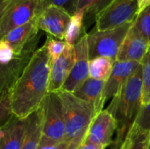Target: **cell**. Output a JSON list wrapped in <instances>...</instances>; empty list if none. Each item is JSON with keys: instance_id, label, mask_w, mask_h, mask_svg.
<instances>
[{"instance_id": "obj_1", "label": "cell", "mask_w": 150, "mask_h": 149, "mask_svg": "<svg viewBox=\"0 0 150 149\" xmlns=\"http://www.w3.org/2000/svg\"><path fill=\"white\" fill-rule=\"evenodd\" d=\"M51 59L45 45L35 50L11 86L13 115L24 119L39 110L48 94Z\"/></svg>"}, {"instance_id": "obj_2", "label": "cell", "mask_w": 150, "mask_h": 149, "mask_svg": "<svg viewBox=\"0 0 150 149\" xmlns=\"http://www.w3.org/2000/svg\"><path fill=\"white\" fill-rule=\"evenodd\" d=\"M142 79L141 64L127 79L120 91L112 97L106 109L117 122V136L114 142L123 143L135 123L142 107Z\"/></svg>"}, {"instance_id": "obj_3", "label": "cell", "mask_w": 150, "mask_h": 149, "mask_svg": "<svg viewBox=\"0 0 150 149\" xmlns=\"http://www.w3.org/2000/svg\"><path fill=\"white\" fill-rule=\"evenodd\" d=\"M62 107L68 149H77L85 138L89 126L95 117L91 106L68 91L57 92Z\"/></svg>"}, {"instance_id": "obj_4", "label": "cell", "mask_w": 150, "mask_h": 149, "mask_svg": "<svg viewBox=\"0 0 150 149\" xmlns=\"http://www.w3.org/2000/svg\"><path fill=\"white\" fill-rule=\"evenodd\" d=\"M43 120L39 148L64 141L65 126L62 107L57 92H49L41 105Z\"/></svg>"}, {"instance_id": "obj_5", "label": "cell", "mask_w": 150, "mask_h": 149, "mask_svg": "<svg viewBox=\"0 0 150 149\" xmlns=\"http://www.w3.org/2000/svg\"><path fill=\"white\" fill-rule=\"evenodd\" d=\"M134 22L127 23L119 27L98 31L95 27L87 33L89 58L105 57L116 61L120 47Z\"/></svg>"}, {"instance_id": "obj_6", "label": "cell", "mask_w": 150, "mask_h": 149, "mask_svg": "<svg viewBox=\"0 0 150 149\" xmlns=\"http://www.w3.org/2000/svg\"><path fill=\"white\" fill-rule=\"evenodd\" d=\"M45 8V0H9L0 15V40L12 29L31 21Z\"/></svg>"}, {"instance_id": "obj_7", "label": "cell", "mask_w": 150, "mask_h": 149, "mask_svg": "<svg viewBox=\"0 0 150 149\" xmlns=\"http://www.w3.org/2000/svg\"><path fill=\"white\" fill-rule=\"evenodd\" d=\"M139 13L138 0H112L95 18V28L110 30L134 22Z\"/></svg>"}, {"instance_id": "obj_8", "label": "cell", "mask_w": 150, "mask_h": 149, "mask_svg": "<svg viewBox=\"0 0 150 149\" xmlns=\"http://www.w3.org/2000/svg\"><path fill=\"white\" fill-rule=\"evenodd\" d=\"M71 16L63 8L50 4L36 17L38 28L58 40H64Z\"/></svg>"}, {"instance_id": "obj_9", "label": "cell", "mask_w": 150, "mask_h": 149, "mask_svg": "<svg viewBox=\"0 0 150 149\" xmlns=\"http://www.w3.org/2000/svg\"><path fill=\"white\" fill-rule=\"evenodd\" d=\"M75 49V63L74 66L66 79L62 90L73 93L89 76V50L87 43V32L74 45Z\"/></svg>"}, {"instance_id": "obj_10", "label": "cell", "mask_w": 150, "mask_h": 149, "mask_svg": "<svg viewBox=\"0 0 150 149\" xmlns=\"http://www.w3.org/2000/svg\"><path fill=\"white\" fill-rule=\"evenodd\" d=\"M115 132H117V122L113 116L105 110L93 118L83 142L106 148L112 144Z\"/></svg>"}, {"instance_id": "obj_11", "label": "cell", "mask_w": 150, "mask_h": 149, "mask_svg": "<svg viewBox=\"0 0 150 149\" xmlns=\"http://www.w3.org/2000/svg\"><path fill=\"white\" fill-rule=\"evenodd\" d=\"M39 28L36 17L31 21L10 31L3 39L13 49L15 55H21L26 49L35 47L38 41Z\"/></svg>"}, {"instance_id": "obj_12", "label": "cell", "mask_w": 150, "mask_h": 149, "mask_svg": "<svg viewBox=\"0 0 150 149\" xmlns=\"http://www.w3.org/2000/svg\"><path fill=\"white\" fill-rule=\"evenodd\" d=\"M76 54L74 46L66 45L62 54L53 62H51V70L49 76V92H59L68 78L75 63Z\"/></svg>"}, {"instance_id": "obj_13", "label": "cell", "mask_w": 150, "mask_h": 149, "mask_svg": "<svg viewBox=\"0 0 150 149\" xmlns=\"http://www.w3.org/2000/svg\"><path fill=\"white\" fill-rule=\"evenodd\" d=\"M137 61H116L113 65L112 71L105 82L103 99L105 103L106 100L114 97L120 91L127 79L140 66Z\"/></svg>"}, {"instance_id": "obj_14", "label": "cell", "mask_w": 150, "mask_h": 149, "mask_svg": "<svg viewBox=\"0 0 150 149\" xmlns=\"http://www.w3.org/2000/svg\"><path fill=\"white\" fill-rule=\"evenodd\" d=\"M149 47L148 41L132 25L120 47L116 61L141 62Z\"/></svg>"}, {"instance_id": "obj_15", "label": "cell", "mask_w": 150, "mask_h": 149, "mask_svg": "<svg viewBox=\"0 0 150 149\" xmlns=\"http://www.w3.org/2000/svg\"><path fill=\"white\" fill-rule=\"evenodd\" d=\"M104 87L105 81L95 80L89 77L72 94L89 104L91 106L96 116L103 111V107L105 105L103 99Z\"/></svg>"}, {"instance_id": "obj_16", "label": "cell", "mask_w": 150, "mask_h": 149, "mask_svg": "<svg viewBox=\"0 0 150 149\" xmlns=\"http://www.w3.org/2000/svg\"><path fill=\"white\" fill-rule=\"evenodd\" d=\"M34 48L30 47L26 49L21 55L17 56L10 63H0V96L6 90L10 89L18 78L35 51Z\"/></svg>"}, {"instance_id": "obj_17", "label": "cell", "mask_w": 150, "mask_h": 149, "mask_svg": "<svg viewBox=\"0 0 150 149\" xmlns=\"http://www.w3.org/2000/svg\"><path fill=\"white\" fill-rule=\"evenodd\" d=\"M4 137L0 141V149H21L25 135V119H21L14 115L2 127Z\"/></svg>"}, {"instance_id": "obj_18", "label": "cell", "mask_w": 150, "mask_h": 149, "mask_svg": "<svg viewBox=\"0 0 150 149\" xmlns=\"http://www.w3.org/2000/svg\"><path fill=\"white\" fill-rule=\"evenodd\" d=\"M42 107L25 118V135L21 149H39L42 133Z\"/></svg>"}, {"instance_id": "obj_19", "label": "cell", "mask_w": 150, "mask_h": 149, "mask_svg": "<svg viewBox=\"0 0 150 149\" xmlns=\"http://www.w3.org/2000/svg\"><path fill=\"white\" fill-rule=\"evenodd\" d=\"M85 33L84 13L83 11H76L71 16L66 31L64 41L68 45L74 46Z\"/></svg>"}, {"instance_id": "obj_20", "label": "cell", "mask_w": 150, "mask_h": 149, "mask_svg": "<svg viewBox=\"0 0 150 149\" xmlns=\"http://www.w3.org/2000/svg\"><path fill=\"white\" fill-rule=\"evenodd\" d=\"M114 61L105 57H97L90 60L89 62V76L91 78L100 81H106L110 76Z\"/></svg>"}, {"instance_id": "obj_21", "label": "cell", "mask_w": 150, "mask_h": 149, "mask_svg": "<svg viewBox=\"0 0 150 149\" xmlns=\"http://www.w3.org/2000/svg\"><path fill=\"white\" fill-rule=\"evenodd\" d=\"M125 141L128 149H148L150 141V133L140 126L134 125L127 133Z\"/></svg>"}, {"instance_id": "obj_22", "label": "cell", "mask_w": 150, "mask_h": 149, "mask_svg": "<svg viewBox=\"0 0 150 149\" xmlns=\"http://www.w3.org/2000/svg\"><path fill=\"white\" fill-rule=\"evenodd\" d=\"M112 0H77L76 11H83L85 18H96Z\"/></svg>"}, {"instance_id": "obj_23", "label": "cell", "mask_w": 150, "mask_h": 149, "mask_svg": "<svg viewBox=\"0 0 150 149\" xmlns=\"http://www.w3.org/2000/svg\"><path fill=\"white\" fill-rule=\"evenodd\" d=\"M142 79V106L150 101V47L141 61Z\"/></svg>"}, {"instance_id": "obj_24", "label": "cell", "mask_w": 150, "mask_h": 149, "mask_svg": "<svg viewBox=\"0 0 150 149\" xmlns=\"http://www.w3.org/2000/svg\"><path fill=\"white\" fill-rule=\"evenodd\" d=\"M133 25L150 45V5L138 13Z\"/></svg>"}, {"instance_id": "obj_25", "label": "cell", "mask_w": 150, "mask_h": 149, "mask_svg": "<svg viewBox=\"0 0 150 149\" xmlns=\"http://www.w3.org/2000/svg\"><path fill=\"white\" fill-rule=\"evenodd\" d=\"M13 116L11 105V87L0 96V128Z\"/></svg>"}, {"instance_id": "obj_26", "label": "cell", "mask_w": 150, "mask_h": 149, "mask_svg": "<svg viewBox=\"0 0 150 149\" xmlns=\"http://www.w3.org/2000/svg\"><path fill=\"white\" fill-rule=\"evenodd\" d=\"M44 45L47 47V50L51 59V62H53L62 54V52L66 47L67 43L64 40H55L53 36L49 35L47 36Z\"/></svg>"}, {"instance_id": "obj_27", "label": "cell", "mask_w": 150, "mask_h": 149, "mask_svg": "<svg viewBox=\"0 0 150 149\" xmlns=\"http://www.w3.org/2000/svg\"><path fill=\"white\" fill-rule=\"evenodd\" d=\"M134 125L150 133V101L142 107Z\"/></svg>"}, {"instance_id": "obj_28", "label": "cell", "mask_w": 150, "mask_h": 149, "mask_svg": "<svg viewBox=\"0 0 150 149\" xmlns=\"http://www.w3.org/2000/svg\"><path fill=\"white\" fill-rule=\"evenodd\" d=\"M16 57L11 47L4 40H0V63H10Z\"/></svg>"}, {"instance_id": "obj_29", "label": "cell", "mask_w": 150, "mask_h": 149, "mask_svg": "<svg viewBox=\"0 0 150 149\" xmlns=\"http://www.w3.org/2000/svg\"><path fill=\"white\" fill-rule=\"evenodd\" d=\"M76 3L77 0H45L46 7L50 4L57 5L66 10L70 15H73L75 13Z\"/></svg>"}, {"instance_id": "obj_30", "label": "cell", "mask_w": 150, "mask_h": 149, "mask_svg": "<svg viewBox=\"0 0 150 149\" xmlns=\"http://www.w3.org/2000/svg\"><path fill=\"white\" fill-rule=\"evenodd\" d=\"M69 147L68 143H66L65 141L58 143V144H54V145H49V146H46L43 148H39V149H67Z\"/></svg>"}, {"instance_id": "obj_31", "label": "cell", "mask_w": 150, "mask_h": 149, "mask_svg": "<svg viewBox=\"0 0 150 149\" xmlns=\"http://www.w3.org/2000/svg\"><path fill=\"white\" fill-rule=\"evenodd\" d=\"M105 147L98 146V145H94V144H90L86 142H82L81 145L78 147L77 149H105Z\"/></svg>"}, {"instance_id": "obj_32", "label": "cell", "mask_w": 150, "mask_h": 149, "mask_svg": "<svg viewBox=\"0 0 150 149\" xmlns=\"http://www.w3.org/2000/svg\"><path fill=\"white\" fill-rule=\"evenodd\" d=\"M138 5H139V12H141L145 8L149 6L150 0H138Z\"/></svg>"}, {"instance_id": "obj_33", "label": "cell", "mask_w": 150, "mask_h": 149, "mask_svg": "<svg viewBox=\"0 0 150 149\" xmlns=\"http://www.w3.org/2000/svg\"><path fill=\"white\" fill-rule=\"evenodd\" d=\"M112 149H128L127 148V143L126 141H124L123 143H117V142H112Z\"/></svg>"}, {"instance_id": "obj_34", "label": "cell", "mask_w": 150, "mask_h": 149, "mask_svg": "<svg viewBox=\"0 0 150 149\" xmlns=\"http://www.w3.org/2000/svg\"><path fill=\"white\" fill-rule=\"evenodd\" d=\"M8 2H9V0H0V15Z\"/></svg>"}, {"instance_id": "obj_35", "label": "cell", "mask_w": 150, "mask_h": 149, "mask_svg": "<svg viewBox=\"0 0 150 149\" xmlns=\"http://www.w3.org/2000/svg\"><path fill=\"white\" fill-rule=\"evenodd\" d=\"M4 137V132H3V130H2V128H0V141H1V139Z\"/></svg>"}, {"instance_id": "obj_36", "label": "cell", "mask_w": 150, "mask_h": 149, "mask_svg": "<svg viewBox=\"0 0 150 149\" xmlns=\"http://www.w3.org/2000/svg\"><path fill=\"white\" fill-rule=\"evenodd\" d=\"M148 149H150V141H149V146H148Z\"/></svg>"}, {"instance_id": "obj_37", "label": "cell", "mask_w": 150, "mask_h": 149, "mask_svg": "<svg viewBox=\"0 0 150 149\" xmlns=\"http://www.w3.org/2000/svg\"><path fill=\"white\" fill-rule=\"evenodd\" d=\"M67 149H68V148H67Z\"/></svg>"}]
</instances>
